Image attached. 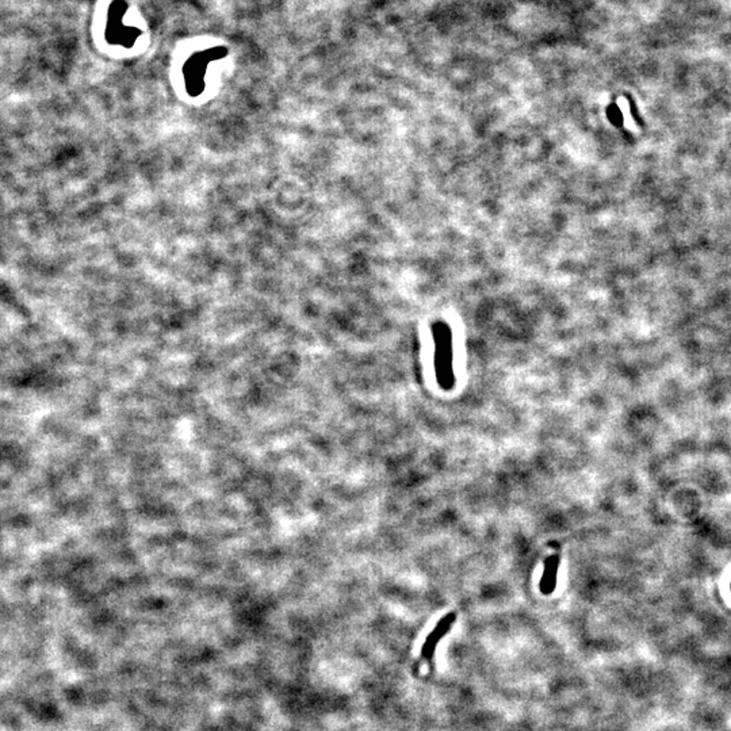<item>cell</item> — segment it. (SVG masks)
I'll return each mask as SVG.
<instances>
[{"label":"cell","mask_w":731,"mask_h":731,"mask_svg":"<svg viewBox=\"0 0 731 731\" xmlns=\"http://www.w3.org/2000/svg\"><path fill=\"white\" fill-rule=\"evenodd\" d=\"M435 335V370L436 380L443 390H451L455 385V376L452 367V344L451 333L445 326H439L434 332Z\"/></svg>","instance_id":"obj_1"},{"label":"cell","mask_w":731,"mask_h":731,"mask_svg":"<svg viewBox=\"0 0 731 731\" xmlns=\"http://www.w3.org/2000/svg\"><path fill=\"white\" fill-rule=\"evenodd\" d=\"M226 53L228 52L225 48L209 49L205 52L195 53L187 62V64L185 65V80H186L187 93L191 96H198L202 94L205 89L203 79H205L207 64L221 59L223 56H226Z\"/></svg>","instance_id":"obj_2"},{"label":"cell","mask_w":731,"mask_h":731,"mask_svg":"<svg viewBox=\"0 0 731 731\" xmlns=\"http://www.w3.org/2000/svg\"><path fill=\"white\" fill-rule=\"evenodd\" d=\"M127 4L124 0H115L110 6L109 21H107V39L111 44H121L125 46H131L137 37L141 34L140 30L127 28L122 24V17L127 12Z\"/></svg>","instance_id":"obj_3"},{"label":"cell","mask_w":731,"mask_h":731,"mask_svg":"<svg viewBox=\"0 0 731 731\" xmlns=\"http://www.w3.org/2000/svg\"><path fill=\"white\" fill-rule=\"evenodd\" d=\"M456 620V613L455 612H450L447 613L445 616H443L438 624L435 626V629L431 631V634L427 636L424 645H423V649H421V658L427 663H429L435 654V650H436V646L439 645V642L445 638V634L452 629L454 623Z\"/></svg>","instance_id":"obj_4"},{"label":"cell","mask_w":731,"mask_h":731,"mask_svg":"<svg viewBox=\"0 0 731 731\" xmlns=\"http://www.w3.org/2000/svg\"><path fill=\"white\" fill-rule=\"evenodd\" d=\"M561 558L559 555H551L544 561V568L542 574L539 589L543 595H551L557 586V575L559 569Z\"/></svg>","instance_id":"obj_5"}]
</instances>
